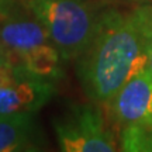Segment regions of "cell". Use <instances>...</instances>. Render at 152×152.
I'll return each instance as SVG.
<instances>
[{
    "mask_svg": "<svg viewBox=\"0 0 152 152\" xmlns=\"http://www.w3.org/2000/svg\"><path fill=\"white\" fill-rule=\"evenodd\" d=\"M151 42L152 6L128 14H103L79 64L86 93L100 103L111 102L127 82L148 68Z\"/></svg>",
    "mask_w": 152,
    "mask_h": 152,
    "instance_id": "1",
    "label": "cell"
},
{
    "mask_svg": "<svg viewBox=\"0 0 152 152\" xmlns=\"http://www.w3.org/2000/svg\"><path fill=\"white\" fill-rule=\"evenodd\" d=\"M0 41L10 58L35 75L61 76V55L47 30L33 14L28 16L16 0H0Z\"/></svg>",
    "mask_w": 152,
    "mask_h": 152,
    "instance_id": "2",
    "label": "cell"
},
{
    "mask_svg": "<svg viewBox=\"0 0 152 152\" xmlns=\"http://www.w3.org/2000/svg\"><path fill=\"white\" fill-rule=\"evenodd\" d=\"M28 9L42 24L61 58L82 56L97 33L100 17L82 0H27Z\"/></svg>",
    "mask_w": 152,
    "mask_h": 152,
    "instance_id": "3",
    "label": "cell"
},
{
    "mask_svg": "<svg viewBox=\"0 0 152 152\" xmlns=\"http://www.w3.org/2000/svg\"><path fill=\"white\" fill-rule=\"evenodd\" d=\"M54 79L9 62L0 66V115L35 113L54 96Z\"/></svg>",
    "mask_w": 152,
    "mask_h": 152,
    "instance_id": "4",
    "label": "cell"
},
{
    "mask_svg": "<svg viewBox=\"0 0 152 152\" xmlns=\"http://www.w3.org/2000/svg\"><path fill=\"white\" fill-rule=\"evenodd\" d=\"M59 148L65 152H114L117 142L104 127L100 111L90 106H76L55 121Z\"/></svg>",
    "mask_w": 152,
    "mask_h": 152,
    "instance_id": "5",
    "label": "cell"
},
{
    "mask_svg": "<svg viewBox=\"0 0 152 152\" xmlns=\"http://www.w3.org/2000/svg\"><path fill=\"white\" fill-rule=\"evenodd\" d=\"M110 103L123 127L142 125L152 128V72L147 68L130 79Z\"/></svg>",
    "mask_w": 152,
    "mask_h": 152,
    "instance_id": "6",
    "label": "cell"
},
{
    "mask_svg": "<svg viewBox=\"0 0 152 152\" xmlns=\"http://www.w3.org/2000/svg\"><path fill=\"white\" fill-rule=\"evenodd\" d=\"M33 138V113L0 115V152L30 149Z\"/></svg>",
    "mask_w": 152,
    "mask_h": 152,
    "instance_id": "7",
    "label": "cell"
},
{
    "mask_svg": "<svg viewBox=\"0 0 152 152\" xmlns=\"http://www.w3.org/2000/svg\"><path fill=\"white\" fill-rule=\"evenodd\" d=\"M121 151L152 152V128L142 125H127L121 135Z\"/></svg>",
    "mask_w": 152,
    "mask_h": 152,
    "instance_id": "8",
    "label": "cell"
},
{
    "mask_svg": "<svg viewBox=\"0 0 152 152\" xmlns=\"http://www.w3.org/2000/svg\"><path fill=\"white\" fill-rule=\"evenodd\" d=\"M9 62H10V58H9V55H7V52H6L3 44H1V41H0V66L6 65V64H9Z\"/></svg>",
    "mask_w": 152,
    "mask_h": 152,
    "instance_id": "9",
    "label": "cell"
},
{
    "mask_svg": "<svg viewBox=\"0 0 152 152\" xmlns=\"http://www.w3.org/2000/svg\"><path fill=\"white\" fill-rule=\"evenodd\" d=\"M148 69L152 72V42H151V51H149V61H148Z\"/></svg>",
    "mask_w": 152,
    "mask_h": 152,
    "instance_id": "10",
    "label": "cell"
}]
</instances>
